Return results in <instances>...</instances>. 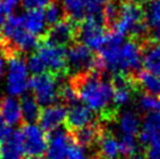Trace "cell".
Instances as JSON below:
<instances>
[{
	"label": "cell",
	"instance_id": "cell-16",
	"mask_svg": "<svg viewBox=\"0 0 160 159\" xmlns=\"http://www.w3.org/2000/svg\"><path fill=\"white\" fill-rule=\"evenodd\" d=\"M142 61L145 70L160 76V42L147 40L142 44Z\"/></svg>",
	"mask_w": 160,
	"mask_h": 159
},
{
	"label": "cell",
	"instance_id": "cell-30",
	"mask_svg": "<svg viewBox=\"0 0 160 159\" xmlns=\"http://www.w3.org/2000/svg\"><path fill=\"white\" fill-rule=\"evenodd\" d=\"M27 68H28V71L32 73L34 76L36 75H41L46 73L47 70V66L43 62V60L39 56L38 53H33L29 55V58L27 59Z\"/></svg>",
	"mask_w": 160,
	"mask_h": 159
},
{
	"label": "cell",
	"instance_id": "cell-8",
	"mask_svg": "<svg viewBox=\"0 0 160 159\" xmlns=\"http://www.w3.org/2000/svg\"><path fill=\"white\" fill-rule=\"evenodd\" d=\"M99 122V116L89 106L77 103L68 109L64 129L69 133H74L81 129Z\"/></svg>",
	"mask_w": 160,
	"mask_h": 159
},
{
	"label": "cell",
	"instance_id": "cell-25",
	"mask_svg": "<svg viewBox=\"0 0 160 159\" xmlns=\"http://www.w3.org/2000/svg\"><path fill=\"white\" fill-rule=\"evenodd\" d=\"M45 18L48 27H53L54 25L67 19L61 0H54L52 4L46 7Z\"/></svg>",
	"mask_w": 160,
	"mask_h": 159
},
{
	"label": "cell",
	"instance_id": "cell-20",
	"mask_svg": "<svg viewBox=\"0 0 160 159\" xmlns=\"http://www.w3.org/2000/svg\"><path fill=\"white\" fill-rule=\"evenodd\" d=\"M118 125L120 131L126 136H137L139 135L142 126V119L138 111L125 110L118 116Z\"/></svg>",
	"mask_w": 160,
	"mask_h": 159
},
{
	"label": "cell",
	"instance_id": "cell-1",
	"mask_svg": "<svg viewBox=\"0 0 160 159\" xmlns=\"http://www.w3.org/2000/svg\"><path fill=\"white\" fill-rule=\"evenodd\" d=\"M69 83L78 100L99 116L103 124L117 121L119 109L113 104V84L101 71H89L70 76Z\"/></svg>",
	"mask_w": 160,
	"mask_h": 159
},
{
	"label": "cell",
	"instance_id": "cell-2",
	"mask_svg": "<svg viewBox=\"0 0 160 159\" xmlns=\"http://www.w3.org/2000/svg\"><path fill=\"white\" fill-rule=\"evenodd\" d=\"M67 69L69 76L89 71L104 73L99 56L81 42H74L67 48Z\"/></svg>",
	"mask_w": 160,
	"mask_h": 159
},
{
	"label": "cell",
	"instance_id": "cell-23",
	"mask_svg": "<svg viewBox=\"0 0 160 159\" xmlns=\"http://www.w3.org/2000/svg\"><path fill=\"white\" fill-rule=\"evenodd\" d=\"M20 105L23 124L32 125L40 119L42 109L33 95H23L20 100Z\"/></svg>",
	"mask_w": 160,
	"mask_h": 159
},
{
	"label": "cell",
	"instance_id": "cell-32",
	"mask_svg": "<svg viewBox=\"0 0 160 159\" xmlns=\"http://www.w3.org/2000/svg\"><path fill=\"white\" fill-rule=\"evenodd\" d=\"M54 0H22V7L27 11L31 9H43L50 5Z\"/></svg>",
	"mask_w": 160,
	"mask_h": 159
},
{
	"label": "cell",
	"instance_id": "cell-22",
	"mask_svg": "<svg viewBox=\"0 0 160 159\" xmlns=\"http://www.w3.org/2000/svg\"><path fill=\"white\" fill-rule=\"evenodd\" d=\"M145 18L151 33V40L160 42V0H150L145 5Z\"/></svg>",
	"mask_w": 160,
	"mask_h": 159
},
{
	"label": "cell",
	"instance_id": "cell-31",
	"mask_svg": "<svg viewBox=\"0 0 160 159\" xmlns=\"http://www.w3.org/2000/svg\"><path fill=\"white\" fill-rule=\"evenodd\" d=\"M142 159H160V139L145 147L142 151Z\"/></svg>",
	"mask_w": 160,
	"mask_h": 159
},
{
	"label": "cell",
	"instance_id": "cell-11",
	"mask_svg": "<svg viewBox=\"0 0 160 159\" xmlns=\"http://www.w3.org/2000/svg\"><path fill=\"white\" fill-rule=\"evenodd\" d=\"M74 139L66 129L48 133V149L46 159H67L68 152Z\"/></svg>",
	"mask_w": 160,
	"mask_h": 159
},
{
	"label": "cell",
	"instance_id": "cell-40",
	"mask_svg": "<svg viewBox=\"0 0 160 159\" xmlns=\"http://www.w3.org/2000/svg\"><path fill=\"white\" fill-rule=\"evenodd\" d=\"M122 159H142V157H136V158H122Z\"/></svg>",
	"mask_w": 160,
	"mask_h": 159
},
{
	"label": "cell",
	"instance_id": "cell-21",
	"mask_svg": "<svg viewBox=\"0 0 160 159\" xmlns=\"http://www.w3.org/2000/svg\"><path fill=\"white\" fill-rule=\"evenodd\" d=\"M134 80L137 82L140 93L148 94L152 96L160 97V76L151 74L146 70H139L134 74Z\"/></svg>",
	"mask_w": 160,
	"mask_h": 159
},
{
	"label": "cell",
	"instance_id": "cell-14",
	"mask_svg": "<svg viewBox=\"0 0 160 159\" xmlns=\"http://www.w3.org/2000/svg\"><path fill=\"white\" fill-rule=\"evenodd\" d=\"M22 25L27 32L36 36L39 40L43 39L48 32L49 27L46 22L43 9H31L20 14Z\"/></svg>",
	"mask_w": 160,
	"mask_h": 159
},
{
	"label": "cell",
	"instance_id": "cell-6",
	"mask_svg": "<svg viewBox=\"0 0 160 159\" xmlns=\"http://www.w3.org/2000/svg\"><path fill=\"white\" fill-rule=\"evenodd\" d=\"M77 41L89 47L91 50H102L107 42V31L104 23L96 19L87 18L78 25Z\"/></svg>",
	"mask_w": 160,
	"mask_h": 159
},
{
	"label": "cell",
	"instance_id": "cell-27",
	"mask_svg": "<svg viewBox=\"0 0 160 159\" xmlns=\"http://www.w3.org/2000/svg\"><path fill=\"white\" fill-rule=\"evenodd\" d=\"M133 136H126L124 135L123 137L118 141V149H119V155L123 158H136V157H142L140 151H139V145Z\"/></svg>",
	"mask_w": 160,
	"mask_h": 159
},
{
	"label": "cell",
	"instance_id": "cell-18",
	"mask_svg": "<svg viewBox=\"0 0 160 159\" xmlns=\"http://www.w3.org/2000/svg\"><path fill=\"white\" fill-rule=\"evenodd\" d=\"M96 151L92 157L99 159H117L119 156V149H118V141L116 139L113 133L109 130L104 131L102 137L98 139L96 144Z\"/></svg>",
	"mask_w": 160,
	"mask_h": 159
},
{
	"label": "cell",
	"instance_id": "cell-17",
	"mask_svg": "<svg viewBox=\"0 0 160 159\" xmlns=\"http://www.w3.org/2000/svg\"><path fill=\"white\" fill-rule=\"evenodd\" d=\"M0 114L8 126L23 125L20 101L12 96H2L0 98Z\"/></svg>",
	"mask_w": 160,
	"mask_h": 159
},
{
	"label": "cell",
	"instance_id": "cell-42",
	"mask_svg": "<svg viewBox=\"0 0 160 159\" xmlns=\"http://www.w3.org/2000/svg\"><path fill=\"white\" fill-rule=\"evenodd\" d=\"M0 159H2V158H1V153H0Z\"/></svg>",
	"mask_w": 160,
	"mask_h": 159
},
{
	"label": "cell",
	"instance_id": "cell-33",
	"mask_svg": "<svg viewBox=\"0 0 160 159\" xmlns=\"http://www.w3.org/2000/svg\"><path fill=\"white\" fill-rule=\"evenodd\" d=\"M67 159H92V158H89V157L83 152V150L81 149L80 146L74 141V143L71 144L70 149H69Z\"/></svg>",
	"mask_w": 160,
	"mask_h": 159
},
{
	"label": "cell",
	"instance_id": "cell-34",
	"mask_svg": "<svg viewBox=\"0 0 160 159\" xmlns=\"http://www.w3.org/2000/svg\"><path fill=\"white\" fill-rule=\"evenodd\" d=\"M12 132H13L12 128L6 124V122L4 121L2 116L0 114V146L2 145V143H5L8 139V137L12 135Z\"/></svg>",
	"mask_w": 160,
	"mask_h": 159
},
{
	"label": "cell",
	"instance_id": "cell-24",
	"mask_svg": "<svg viewBox=\"0 0 160 159\" xmlns=\"http://www.w3.org/2000/svg\"><path fill=\"white\" fill-rule=\"evenodd\" d=\"M62 5L67 19L72 22L80 25L87 19V12L82 0H62Z\"/></svg>",
	"mask_w": 160,
	"mask_h": 159
},
{
	"label": "cell",
	"instance_id": "cell-15",
	"mask_svg": "<svg viewBox=\"0 0 160 159\" xmlns=\"http://www.w3.org/2000/svg\"><path fill=\"white\" fill-rule=\"evenodd\" d=\"M105 130H107V124H103L99 121L98 123L85 126L70 135L74 141L81 149H92L93 146H96L98 139L102 137Z\"/></svg>",
	"mask_w": 160,
	"mask_h": 159
},
{
	"label": "cell",
	"instance_id": "cell-3",
	"mask_svg": "<svg viewBox=\"0 0 160 159\" xmlns=\"http://www.w3.org/2000/svg\"><path fill=\"white\" fill-rule=\"evenodd\" d=\"M63 77L46 71L41 75L33 76L29 80V89L40 106H49L56 104L58 101V89Z\"/></svg>",
	"mask_w": 160,
	"mask_h": 159
},
{
	"label": "cell",
	"instance_id": "cell-5",
	"mask_svg": "<svg viewBox=\"0 0 160 159\" xmlns=\"http://www.w3.org/2000/svg\"><path fill=\"white\" fill-rule=\"evenodd\" d=\"M35 53L39 54V56L43 60L47 69H49V73L61 77L68 75L66 47H60L50 44L47 40L41 39L39 41Z\"/></svg>",
	"mask_w": 160,
	"mask_h": 159
},
{
	"label": "cell",
	"instance_id": "cell-9",
	"mask_svg": "<svg viewBox=\"0 0 160 159\" xmlns=\"http://www.w3.org/2000/svg\"><path fill=\"white\" fill-rule=\"evenodd\" d=\"M120 74L134 75L140 70L142 61V44L129 39L122 44L119 49Z\"/></svg>",
	"mask_w": 160,
	"mask_h": 159
},
{
	"label": "cell",
	"instance_id": "cell-12",
	"mask_svg": "<svg viewBox=\"0 0 160 159\" xmlns=\"http://www.w3.org/2000/svg\"><path fill=\"white\" fill-rule=\"evenodd\" d=\"M68 108L61 103H56L54 105L46 106L41 111L40 116V128L46 133H50L58 130L61 124H64L67 118Z\"/></svg>",
	"mask_w": 160,
	"mask_h": 159
},
{
	"label": "cell",
	"instance_id": "cell-26",
	"mask_svg": "<svg viewBox=\"0 0 160 159\" xmlns=\"http://www.w3.org/2000/svg\"><path fill=\"white\" fill-rule=\"evenodd\" d=\"M120 13V3L116 0H109L105 3L104 11H103V18H104V26L109 31L115 29L117 21L119 19Z\"/></svg>",
	"mask_w": 160,
	"mask_h": 159
},
{
	"label": "cell",
	"instance_id": "cell-28",
	"mask_svg": "<svg viewBox=\"0 0 160 159\" xmlns=\"http://www.w3.org/2000/svg\"><path fill=\"white\" fill-rule=\"evenodd\" d=\"M137 104L138 109L142 110V114L153 112V111L160 112V97H157V96L140 93V95L138 96Z\"/></svg>",
	"mask_w": 160,
	"mask_h": 159
},
{
	"label": "cell",
	"instance_id": "cell-37",
	"mask_svg": "<svg viewBox=\"0 0 160 159\" xmlns=\"http://www.w3.org/2000/svg\"><path fill=\"white\" fill-rule=\"evenodd\" d=\"M5 61H7V60H6V56H5L4 52L1 50V48H0V76L2 75V73H4Z\"/></svg>",
	"mask_w": 160,
	"mask_h": 159
},
{
	"label": "cell",
	"instance_id": "cell-39",
	"mask_svg": "<svg viewBox=\"0 0 160 159\" xmlns=\"http://www.w3.org/2000/svg\"><path fill=\"white\" fill-rule=\"evenodd\" d=\"M25 159H46L43 157H26Z\"/></svg>",
	"mask_w": 160,
	"mask_h": 159
},
{
	"label": "cell",
	"instance_id": "cell-43",
	"mask_svg": "<svg viewBox=\"0 0 160 159\" xmlns=\"http://www.w3.org/2000/svg\"><path fill=\"white\" fill-rule=\"evenodd\" d=\"M116 1H119V0H116Z\"/></svg>",
	"mask_w": 160,
	"mask_h": 159
},
{
	"label": "cell",
	"instance_id": "cell-10",
	"mask_svg": "<svg viewBox=\"0 0 160 159\" xmlns=\"http://www.w3.org/2000/svg\"><path fill=\"white\" fill-rule=\"evenodd\" d=\"M77 28L78 25L69 19L58 22L53 27H49L48 32L43 38L48 42L60 47H69L77 41Z\"/></svg>",
	"mask_w": 160,
	"mask_h": 159
},
{
	"label": "cell",
	"instance_id": "cell-38",
	"mask_svg": "<svg viewBox=\"0 0 160 159\" xmlns=\"http://www.w3.org/2000/svg\"><path fill=\"white\" fill-rule=\"evenodd\" d=\"M123 1H124V0H123ZM130 1H134V3H137V4L142 5V3H148L150 0H130Z\"/></svg>",
	"mask_w": 160,
	"mask_h": 159
},
{
	"label": "cell",
	"instance_id": "cell-29",
	"mask_svg": "<svg viewBox=\"0 0 160 159\" xmlns=\"http://www.w3.org/2000/svg\"><path fill=\"white\" fill-rule=\"evenodd\" d=\"M87 12V18H92L99 20L104 23L103 11L105 6V0H82Z\"/></svg>",
	"mask_w": 160,
	"mask_h": 159
},
{
	"label": "cell",
	"instance_id": "cell-4",
	"mask_svg": "<svg viewBox=\"0 0 160 159\" xmlns=\"http://www.w3.org/2000/svg\"><path fill=\"white\" fill-rule=\"evenodd\" d=\"M8 69H7V81H6V90L8 96L17 97L23 95L25 91L29 88V77H28V68L26 60L22 55H17L7 60Z\"/></svg>",
	"mask_w": 160,
	"mask_h": 159
},
{
	"label": "cell",
	"instance_id": "cell-35",
	"mask_svg": "<svg viewBox=\"0 0 160 159\" xmlns=\"http://www.w3.org/2000/svg\"><path fill=\"white\" fill-rule=\"evenodd\" d=\"M1 3L4 5L5 9L7 11L9 15H12L14 9L18 7L20 4H22V0H1Z\"/></svg>",
	"mask_w": 160,
	"mask_h": 159
},
{
	"label": "cell",
	"instance_id": "cell-13",
	"mask_svg": "<svg viewBox=\"0 0 160 159\" xmlns=\"http://www.w3.org/2000/svg\"><path fill=\"white\" fill-rule=\"evenodd\" d=\"M160 139V112L153 111L142 115V126L138 135V141L147 147Z\"/></svg>",
	"mask_w": 160,
	"mask_h": 159
},
{
	"label": "cell",
	"instance_id": "cell-36",
	"mask_svg": "<svg viewBox=\"0 0 160 159\" xmlns=\"http://www.w3.org/2000/svg\"><path fill=\"white\" fill-rule=\"evenodd\" d=\"M9 17V14L7 13V11L5 9L2 3L0 1V33L2 32V27H4L5 22L7 20V18Z\"/></svg>",
	"mask_w": 160,
	"mask_h": 159
},
{
	"label": "cell",
	"instance_id": "cell-19",
	"mask_svg": "<svg viewBox=\"0 0 160 159\" xmlns=\"http://www.w3.org/2000/svg\"><path fill=\"white\" fill-rule=\"evenodd\" d=\"M0 153L2 159H21L23 155V135L21 128L13 130L8 139L0 146Z\"/></svg>",
	"mask_w": 160,
	"mask_h": 159
},
{
	"label": "cell",
	"instance_id": "cell-41",
	"mask_svg": "<svg viewBox=\"0 0 160 159\" xmlns=\"http://www.w3.org/2000/svg\"><path fill=\"white\" fill-rule=\"evenodd\" d=\"M92 159H99V158H95V157H92Z\"/></svg>",
	"mask_w": 160,
	"mask_h": 159
},
{
	"label": "cell",
	"instance_id": "cell-7",
	"mask_svg": "<svg viewBox=\"0 0 160 159\" xmlns=\"http://www.w3.org/2000/svg\"><path fill=\"white\" fill-rule=\"evenodd\" d=\"M23 135V155L26 157H42L48 149V133L35 124L21 125Z\"/></svg>",
	"mask_w": 160,
	"mask_h": 159
}]
</instances>
